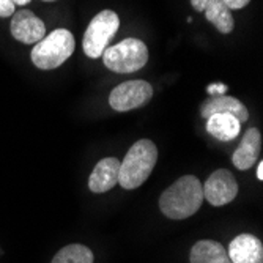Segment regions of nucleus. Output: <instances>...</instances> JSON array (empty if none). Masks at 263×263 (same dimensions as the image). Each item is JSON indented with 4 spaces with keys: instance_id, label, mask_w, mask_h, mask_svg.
Segmentation results:
<instances>
[{
    "instance_id": "obj_3",
    "label": "nucleus",
    "mask_w": 263,
    "mask_h": 263,
    "mask_svg": "<svg viewBox=\"0 0 263 263\" xmlns=\"http://www.w3.org/2000/svg\"><path fill=\"white\" fill-rule=\"evenodd\" d=\"M74 36L66 29H57L44 36L32 49V62L36 68L49 71L63 65L74 52Z\"/></svg>"
},
{
    "instance_id": "obj_17",
    "label": "nucleus",
    "mask_w": 263,
    "mask_h": 263,
    "mask_svg": "<svg viewBox=\"0 0 263 263\" xmlns=\"http://www.w3.org/2000/svg\"><path fill=\"white\" fill-rule=\"evenodd\" d=\"M227 91H229V87L221 82H214L206 87V93L211 95V97H219V95H226Z\"/></svg>"
},
{
    "instance_id": "obj_7",
    "label": "nucleus",
    "mask_w": 263,
    "mask_h": 263,
    "mask_svg": "<svg viewBox=\"0 0 263 263\" xmlns=\"http://www.w3.org/2000/svg\"><path fill=\"white\" fill-rule=\"evenodd\" d=\"M203 187V197L213 205V206H222L230 203L238 196V183L232 172L226 169L214 171Z\"/></svg>"
},
{
    "instance_id": "obj_20",
    "label": "nucleus",
    "mask_w": 263,
    "mask_h": 263,
    "mask_svg": "<svg viewBox=\"0 0 263 263\" xmlns=\"http://www.w3.org/2000/svg\"><path fill=\"white\" fill-rule=\"evenodd\" d=\"M210 2H211V0H191V5H193V8L196 11H200L202 13Z\"/></svg>"
},
{
    "instance_id": "obj_19",
    "label": "nucleus",
    "mask_w": 263,
    "mask_h": 263,
    "mask_svg": "<svg viewBox=\"0 0 263 263\" xmlns=\"http://www.w3.org/2000/svg\"><path fill=\"white\" fill-rule=\"evenodd\" d=\"M222 2L230 8V10H241L245 8L251 0H222Z\"/></svg>"
},
{
    "instance_id": "obj_22",
    "label": "nucleus",
    "mask_w": 263,
    "mask_h": 263,
    "mask_svg": "<svg viewBox=\"0 0 263 263\" xmlns=\"http://www.w3.org/2000/svg\"><path fill=\"white\" fill-rule=\"evenodd\" d=\"M13 4L14 5H19V7H24V5L30 4V0H13Z\"/></svg>"
},
{
    "instance_id": "obj_16",
    "label": "nucleus",
    "mask_w": 263,
    "mask_h": 263,
    "mask_svg": "<svg viewBox=\"0 0 263 263\" xmlns=\"http://www.w3.org/2000/svg\"><path fill=\"white\" fill-rule=\"evenodd\" d=\"M52 263H93V252L84 245H69L55 254Z\"/></svg>"
},
{
    "instance_id": "obj_2",
    "label": "nucleus",
    "mask_w": 263,
    "mask_h": 263,
    "mask_svg": "<svg viewBox=\"0 0 263 263\" xmlns=\"http://www.w3.org/2000/svg\"><path fill=\"white\" fill-rule=\"evenodd\" d=\"M158 161V148L148 140L142 139L128 150L125 159L120 162L118 184L125 189H136L147 181Z\"/></svg>"
},
{
    "instance_id": "obj_11",
    "label": "nucleus",
    "mask_w": 263,
    "mask_h": 263,
    "mask_svg": "<svg viewBox=\"0 0 263 263\" xmlns=\"http://www.w3.org/2000/svg\"><path fill=\"white\" fill-rule=\"evenodd\" d=\"M261 152V134L257 128H249L232 156V162L236 169L248 171L258 161Z\"/></svg>"
},
{
    "instance_id": "obj_4",
    "label": "nucleus",
    "mask_w": 263,
    "mask_h": 263,
    "mask_svg": "<svg viewBox=\"0 0 263 263\" xmlns=\"http://www.w3.org/2000/svg\"><path fill=\"white\" fill-rule=\"evenodd\" d=\"M101 57L106 68L114 71V73H134V71L147 65L148 47L140 40L126 38L118 44L106 47Z\"/></svg>"
},
{
    "instance_id": "obj_1",
    "label": "nucleus",
    "mask_w": 263,
    "mask_h": 263,
    "mask_svg": "<svg viewBox=\"0 0 263 263\" xmlns=\"http://www.w3.org/2000/svg\"><path fill=\"white\" fill-rule=\"evenodd\" d=\"M203 202V187L197 177L184 175L159 197V208L164 216L174 221L191 218L199 211Z\"/></svg>"
},
{
    "instance_id": "obj_12",
    "label": "nucleus",
    "mask_w": 263,
    "mask_h": 263,
    "mask_svg": "<svg viewBox=\"0 0 263 263\" xmlns=\"http://www.w3.org/2000/svg\"><path fill=\"white\" fill-rule=\"evenodd\" d=\"M200 114L203 118H210L214 114H230L236 117L238 120H240V123L248 122V118H249V112L245 107V104L241 101H238L236 98L229 97V95H219V97L208 98L202 104Z\"/></svg>"
},
{
    "instance_id": "obj_10",
    "label": "nucleus",
    "mask_w": 263,
    "mask_h": 263,
    "mask_svg": "<svg viewBox=\"0 0 263 263\" xmlns=\"http://www.w3.org/2000/svg\"><path fill=\"white\" fill-rule=\"evenodd\" d=\"M118 171H120V161L117 158H103L88 178V187L95 194H103L110 191L118 184Z\"/></svg>"
},
{
    "instance_id": "obj_23",
    "label": "nucleus",
    "mask_w": 263,
    "mask_h": 263,
    "mask_svg": "<svg viewBox=\"0 0 263 263\" xmlns=\"http://www.w3.org/2000/svg\"><path fill=\"white\" fill-rule=\"evenodd\" d=\"M44 2H55V0H44Z\"/></svg>"
},
{
    "instance_id": "obj_14",
    "label": "nucleus",
    "mask_w": 263,
    "mask_h": 263,
    "mask_svg": "<svg viewBox=\"0 0 263 263\" xmlns=\"http://www.w3.org/2000/svg\"><path fill=\"white\" fill-rule=\"evenodd\" d=\"M191 263H233L226 248L213 240L197 241L189 254Z\"/></svg>"
},
{
    "instance_id": "obj_9",
    "label": "nucleus",
    "mask_w": 263,
    "mask_h": 263,
    "mask_svg": "<svg viewBox=\"0 0 263 263\" xmlns=\"http://www.w3.org/2000/svg\"><path fill=\"white\" fill-rule=\"evenodd\" d=\"M227 254L233 263H263V245L257 236L249 233L235 236Z\"/></svg>"
},
{
    "instance_id": "obj_21",
    "label": "nucleus",
    "mask_w": 263,
    "mask_h": 263,
    "mask_svg": "<svg viewBox=\"0 0 263 263\" xmlns=\"http://www.w3.org/2000/svg\"><path fill=\"white\" fill-rule=\"evenodd\" d=\"M257 178L263 180V161H260L258 165H257Z\"/></svg>"
},
{
    "instance_id": "obj_6",
    "label": "nucleus",
    "mask_w": 263,
    "mask_h": 263,
    "mask_svg": "<svg viewBox=\"0 0 263 263\" xmlns=\"http://www.w3.org/2000/svg\"><path fill=\"white\" fill-rule=\"evenodd\" d=\"M152 97L153 87L147 81H128L110 91L109 104L117 112H128L145 106Z\"/></svg>"
},
{
    "instance_id": "obj_5",
    "label": "nucleus",
    "mask_w": 263,
    "mask_h": 263,
    "mask_svg": "<svg viewBox=\"0 0 263 263\" xmlns=\"http://www.w3.org/2000/svg\"><path fill=\"white\" fill-rule=\"evenodd\" d=\"M118 27H120V19L118 14L112 10H103L95 16L84 33L82 47L87 57L100 59L106 51L107 44L115 36Z\"/></svg>"
},
{
    "instance_id": "obj_8",
    "label": "nucleus",
    "mask_w": 263,
    "mask_h": 263,
    "mask_svg": "<svg viewBox=\"0 0 263 263\" xmlns=\"http://www.w3.org/2000/svg\"><path fill=\"white\" fill-rule=\"evenodd\" d=\"M11 35L24 44H36L46 36L44 22L30 10H19L11 19Z\"/></svg>"
},
{
    "instance_id": "obj_15",
    "label": "nucleus",
    "mask_w": 263,
    "mask_h": 263,
    "mask_svg": "<svg viewBox=\"0 0 263 263\" xmlns=\"http://www.w3.org/2000/svg\"><path fill=\"white\" fill-rule=\"evenodd\" d=\"M203 11H205L206 19L221 33H230L233 30L235 21L232 16V10L222 2V0H211Z\"/></svg>"
},
{
    "instance_id": "obj_13",
    "label": "nucleus",
    "mask_w": 263,
    "mask_h": 263,
    "mask_svg": "<svg viewBox=\"0 0 263 263\" xmlns=\"http://www.w3.org/2000/svg\"><path fill=\"white\" fill-rule=\"evenodd\" d=\"M206 131L222 142H230L241 133V123L230 114H214L206 118Z\"/></svg>"
},
{
    "instance_id": "obj_18",
    "label": "nucleus",
    "mask_w": 263,
    "mask_h": 263,
    "mask_svg": "<svg viewBox=\"0 0 263 263\" xmlns=\"http://www.w3.org/2000/svg\"><path fill=\"white\" fill-rule=\"evenodd\" d=\"M16 5L13 4V0H0V17H8L14 14Z\"/></svg>"
}]
</instances>
